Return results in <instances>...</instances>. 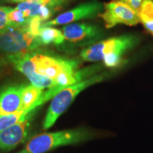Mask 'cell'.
Masks as SVG:
<instances>
[{
  "instance_id": "obj_1",
  "label": "cell",
  "mask_w": 153,
  "mask_h": 153,
  "mask_svg": "<svg viewBox=\"0 0 153 153\" xmlns=\"http://www.w3.org/2000/svg\"><path fill=\"white\" fill-rule=\"evenodd\" d=\"M136 38L132 35H123L97 42L82 50L80 57L87 62L103 61L107 68L119 66L126 51L135 45Z\"/></svg>"
},
{
  "instance_id": "obj_2",
  "label": "cell",
  "mask_w": 153,
  "mask_h": 153,
  "mask_svg": "<svg viewBox=\"0 0 153 153\" xmlns=\"http://www.w3.org/2000/svg\"><path fill=\"white\" fill-rule=\"evenodd\" d=\"M96 134L85 128H76L36 135L16 153H46L65 145H74L92 139Z\"/></svg>"
},
{
  "instance_id": "obj_3",
  "label": "cell",
  "mask_w": 153,
  "mask_h": 153,
  "mask_svg": "<svg viewBox=\"0 0 153 153\" xmlns=\"http://www.w3.org/2000/svg\"><path fill=\"white\" fill-rule=\"evenodd\" d=\"M108 72L96 74L59 91L51 101L43 122V128L47 130L52 127L57 118L68 109L79 93L90 86L104 81L108 78Z\"/></svg>"
},
{
  "instance_id": "obj_4",
  "label": "cell",
  "mask_w": 153,
  "mask_h": 153,
  "mask_svg": "<svg viewBox=\"0 0 153 153\" xmlns=\"http://www.w3.org/2000/svg\"><path fill=\"white\" fill-rule=\"evenodd\" d=\"M38 37L30 33L28 25L10 28L0 33V53L9 55L29 52L41 46Z\"/></svg>"
},
{
  "instance_id": "obj_5",
  "label": "cell",
  "mask_w": 153,
  "mask_h": 153,
  "mask_svg": "<svg viewBox=\"0 0 153 153\" xmlns=\"http://www.w3.org/2000/svg\"><path fill=\"white\" fill-rule=\"evenodd\" d=\"M7 60L15 69L24 74L29 79L31 85L42 89H50L55 86L54 80L36 72V53L30 51L8 55Z\"/></svg>"
},
{
  "instance_id": "obj_6",
  "label": "cell",
  "mask_w": 153,
  "mask_h": 153,
  "mask_svg": "<svg viewBox=\"0 0 153 153\" xmlns=\"http://www.w3.org/2000/svg\"><path fill=\"white\" fill-rule=\"evenodd\" d=\"M77 68L78 62L76 60L36 53V72L55 82L62 74L74 73Z\"/></svg>"
},
{
  "instance_id": "obj_7",
  "label": "cell",
  "mask_w": 153,
  "mask_h": 153,
  "mask_svg": "<svg viewBox=\"0 0 153 153\" xmlns=\"http://www.w3.org/2000/svg\"><path fill=\"white\" fill-rule=\"evenodd\" d=\"M104 20L107 28L118 24L135 26L140 23L138 15L131 7L119 1L104 4V11L99 15Z\"/></svg>"
},
{
  "instance_id": "obj_8",
  "label": "cell",
  "mask_w": 153,
  "mask_h": 153,
  "mask_svg": "<svg viewBox=\"0 0 153 153\" xmlns=\"http://www.w3.org/2000/svg\"><path fill=\"white\" fill-rule=\"evenodd\" d=\"M103 10H104V4L97 0L85 2L81 4L72 9L62 13L52 20L44 23L42 26L66 25L82 19L94 18L99 16Z\"/></svg>"
},
{
  "instance_id": "obj_9",
  "label": "cell",
  "mask_w": 153,
  "mask_h": 153,
  "mask_svg": "<svg viewBox=\"0 0 153 153\" xmlns=\"http://www.w3.org/2000/svg\"><path fill=\"white\" fill-rule=\"evenodd\" d=\"M65 39L76 45H87L97 41L102 35L99 26L87 23H71L62 28Z\"/></svg>"
},
{
  "instance_id": "obj_10",
  "label": "cell",
  "mask_w": 153,
  "mask_h": 153,
  "mask_svg": "<svg viewBox=\"0 0 153 153\" xmlns=\"http://www.w3.org/2000/svg\"><path fill=\"white\" fill-rule=\"evenodd\" d=\"M34 113L35 109L32 110L24 120L0 132V152L14 150L26 140Z\"/></svg>"
},
{
  "instance_id": "obj_11",
  "label": "cell",
  "mask_w": 153,
  "mask_h": 153,
  "mask_svg": "<svg viewBox=\"0 0 153 153\" xmlns=\"http://www.w3.org/2000/svg\"><path fill=\"white\" fill-rule=\"evenodd\" d=\"M25 85H12L0 91V117L21 111L22 95Z\"/></svg>"
},
{
  "instance_id": "obj_12",
  "label": "cell",
  "mask_w": 153,
  "mask_h": 153,
  "mask_svg": "<svg viewBox=\"0 0 153 153\" xmlns=\"http://www.w3.org/2000/svg\"><path fill=\"white\" fill-rule=\"evenodd\" d=\"M16 7L22 11L26 18L30 19L34 16H39L43 22L51 18L55 12L48 6L37 2L24 1L19 4Z\"/></svg>"
},
{
  "instance_id": "obj_13",
  "label": "cell",
  "mask_w": 153,
  "mask_h": 153,
  "mask_svg": "<svg viewBox=\"0 0 153 153\" xmlns=\"http://www.w3.org/2000/svg\"><path fill=\"white\" fill-rule=\"evenodd\" d=\"M43 89L33 85L25 86L22 91L21 110L31 111L38 107V101L44 92Z\"/></svg>"
},
{
  "instance_id": "obj_14",
  "label": "cell",
  "mask_w": 153,
  "mask_h": 153,
  "mask_svg": "<svg viewBox=\"0 0 153 153\" xmlns=\"http://www.w3.org/2000/svg\"><path fill=\"white\" fill-rule=\"evenodd\" d=\"M38 37L42 45L51 44L60 45L65 40L62 30L51 26H42Z\"/></svg>"
},
{
  "instance_id": "obj_15",
  "label": "cell",
  "mask_w": 153,
  "mask_h": 153,
  "mask_svg": "<svg viewBox=\"0 0 153 153\" xmlns=\"http://www.w3.org/2000/svg\"><path fill=\"white\" fill-rule=\"evenodd\" d=\"M140 22L145 30L153 36V1L143 0L138 11Z\"/></svg>"
},
{
  "instance_id": "obj_16",
  "label": "cell",
  "mask_w": 153,
  "mask_h": 153,
  "mask_svg": "<svg viewBox=\"0 0 153 153\" xmlns=\"http://www.w3.org/2000/svg\"><path fill=\"white\" fill-rule=\"evenodd\" d=\"M31 111L21 110L14 114L5 115L0 117V132L24 120Z\"/></svg>"
},
{
  "instance_id": "obj_17",
  "label": "cell",
  "mask_w": 153,
  "mask_h": 153,
  "mask_svg": "<svg viewBox=\"0 0 153 153\" xmlns=\"http://www.w3.org/2000/svg\"><path fill=\"white\" fill-rule=\"evenodd\" d=\"M8 22L11 28H21L27 26L30 19L26 18L20 9L17 7L11 8L9 11Z\"/></svg>"
},
{
  "instance_id": "obj_18",
  "label": "cell",
  "mask_w": 153,
  "mask_h": 153,
  "mask_svg": "<svg viewBox=\"0 0 153 153\" xmlns=\"http://www.w3.org/2000/svg\"><path fill=\"white\" fill-rule=\"evenodd\" d=\"M70 0H25V1H30V2H37L43 4L49 7L54 11H57L62 8L64 5H65Z\"/></svg>"
},
{
  "instance_id": "obj_19",
  "label": "cell",
  "mask_w": 153,
  "mask_h": 153,
  "mask_svg": "<svg viewBox=\"0 0 153 153\" xmlns=\"http://www.w3.org/2000/svg\"><path fill=\"white\" fill-rule=\"evenodd\" d=\"M42 22H43L42 21V19L40 18L39 16H34L33 18L30 19L29 22L28 24V28L29 30L30 33L32 35L38 37L39 36L40 30H41L42 26L41 24Z\"/></svg>"
},
{
  "instance_id": "obj_20",
  "label": "cell",
  "mask_w": 153,
  "mask_h": 153,
  "mask_svg": "<svg viewBox=\"0 0 153 153\" xmlns=\"http://www.w3.org/2000/svg\"><path fill=\"white\" fill-rule=\"evenodd\" d=\"M10 9L11 7H0V33L11 28L7 18Z\"/></svg>"
},
{
  "instance_id": "obj_21",
  "label": "cell",
  "mask_w": 153,
  "mask_h": 153,
  "mask_svg": "<svg viewBox=\"0 0 153 153\" xmlns=\"http://www.w3.org/2000/svg\"><path fill=\"white\" fill-rule=\"evenodd\" d=\"M114 1H119L126 4L129 7H131L137 14H138L143 0H114Z\"/></svg>"
},
{
  "instance_id": "obj_22",
  "label": "cell",
  "mask_w": 153,
  "mask_h": 153,
  "mask_svg": "<svg viewBox=\"0 0 153 153\" xmlns=\"http://www.w3.org/2000/svg\"><path fill=\"white\" fill-rule=\"evenodd\" d=\"M4 1H7V2L20 4V3H22V2H24V1H25V0H4Z\"/></svg>"
},
{
  "instance_id": "obj_23",
  "label": "cell",
  "mask_w": 153,
  "mask_h": 153,
  "mask_svg": "<svg viewBox=\"0 0 153 153\" xmlns=\"http://www.w3.org/2000/svg\"><path fill=\"white\" fill-rule=\"evenodd\" d=\"M5 63H6L5 60H4L3 59L0 58V73H1V70H2L3 68H4V67Z\"/></svg>"
},
{
  "instance_id": "obj_24",
  "label": "cell",
  "mask_w": 153,
  "mask_h": 153,
  "mask_svg": "<svg viewBox=\"0 0 153 153\" xmlns=\"http://www.w3.org/2000/svg\"><path fill=\"white\" fill-rule=\"evenodd\" d=\"M152 1H153V0H152Z\"/></svg>"
}]
</instances>
